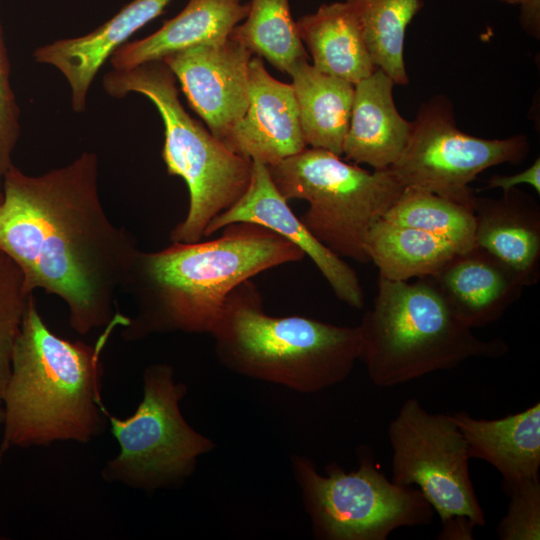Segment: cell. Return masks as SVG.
<instances>
[{
    "mask_svg": "<svg viewBox=\"0 0 540 540\" xmlns=\"http://www.w3.org/2000/svg\"><path fill=\"white\" fill-rule=\"evenodd\" d=\"M0 249L21 269L26 289L61 298L74 331L128 324L119 313L139 248L106 214L98 188V159L82 152L38 176L11 165L2 180Z\"/></svg>",
    "mask_w": 540,
    "mask_h": 540,
    "instance_id": "obj_1",
    "label": "cell"
},
{
    "mask_svg": "<svg viewBox=\"0 0 540 540\" xmlns=\"http://www.w3.org/2000/svg\"><path fill=\"white\" fill-rule=\"evenodd\" d=\"M304 257L287 239L247 222L224 227L215 239L172 242L155 252L139 249L123 287L136 311L121 337L137 341L158 333L210 334L239 284Z\"/></svg>",
    "mask_w": 540,
    "mask_h": 540,
    "instance_id": "obj_2",
    "label": "cell"
},
{
    "mask_svg": "<svg viewBox=\"0 0 540 540\" xmlns=\"http://www.w3.org/2000/svg\"><path fill=\"white\" fill-rule=\"evenodd\" d=\"M116 326H106L93 345L66 340L48 328L30 298L1 404L0 459L14 447L87 443L105 430L101 353Z\"/></svg>",
    "mask_w": 540,
    "mask_h": 540,
    "instance_id": "obj_3",
    "label": "cell"
},
{
    "mask_svg": "<svg viewBox=\"0 0 540 540\" xmlns=\"http://www.w3.org/2000/svg\"><path fill=\"white\" fill-rule=\"evenodd\" d=\"M210 335L228 370L305 394L346 380L361 354L359 326L269 315L252 279L230 293Z\"/></svg>",
    "mask_w": 540,
    "mask_h": 540,
    "instance_id": "obj_4",
    "label": "cell"
},
{
    "mask_svg": "<svg viewBox=\"0 0 540 540\" xmlns=\"http://www.w3.org/2000/svg\"><path fill=\"white\" fill-rule=\"evenodd\" d=\"M358 326L359 360L382 388L454 369L470 358L496 359L508 352L501 338L475 336L430 276L411 283L379 277L373 305Z\"/></svg>",
    "mask_w": 540,
    "mask_h": 540,
    "instance_id": "obj_5",
    "label": "cell"
},
{
    "mask_svg": "<svg viewBox=\"0 0 540 540\" xmlns=\"http://www.w3.org/2000/svg\"><path fill=\"white\" fill-rule=\"evenodd\" d=\"M103 87L112 97L137 93L155 105L164 125L162 157L167 171L181 177L189 191L187 214L171 230L170 240H202L208 224L246 192L252 161L232 152L188 114L180 102L176 78L162 60L112 70L104 76Z\"/></svg>",
    "mask_w": 540,
    "mask_h": 540,
    "instance_id": "obj_6",
    "label": "cell"
},
{
    "mask_svg": "<svg viewBox=\"0 0 540 540\" xmlns=\"http://www.w3.org/2000/svg\"><path fill=\"white\" fill-rule=\"evenodd\" d=\"M267 168L287 201L308 202L299 218L318 241L341 258L370 262L365 237L404 189L390 169L369 172L311 147Z\"/></svg>",
    "mask_w": 540,
    "mask_h": 540,
    "instance_id": "obj_7",
    "label": "cell"
},
{
    "mask_svg": "<svg viewBox=\"0 0 540 540\" xmlns=\"http://www.w3.org/2000/svg\"><path fill=\"white\" fill-rule=\"evenodd\" d=\"M359 466L345 471L333 462L326 475L300 455L291 467L314 536L323 540H386L396 529L429 525L434 509L413 486L389 479L370 447L357 448Z\"/></svg>",
    "mask_w": 540,
    "mask_h": 540,
    "instance_id": "obj_8",
    "label": "cell"
},
{
    "mask_svg": "<svg viewBox=\"0 0 540 540\" xmlns=\"http://www.w3.org/2000/svg\"><path fill=\"white\" fill-rule=\"evenodd\" d=\"M187 393L168 364H153L143 373V398L124 419L108 412L120 452L102 470L107 482L155 491L181 486L195 471L198 458L215 443L185 420L180 402Z\"/></svg>",
    "mask_w": 540,
    "mask_h": 540,
    "instance_id": "obj_9",
    "label": "cell"
},
{
    "mask_svg": "<svg viewBox=\"0 0 540 540\" xmlns=\"http://www.w3.org/2000/svg\"><path fill=\"white\" fill-rule=\"evenodd\" d=\"M388 439L394 483L415 485L442 522L461 516L485 525L468 446L449 414L430 413L417 399H407L388 426Z\"/></svg>",
    "mask_w": 540,
    "mask_h": 540,
    "instance_id": "obj_10",
    "label": "cell"
},
{
    "mask_svg": "<svg viewBox=\"0 0 540 540\" xmlns=\"http://www.w3.org/2000/svg\"><path fill=\"white\" fill-rule=\"evenodd\" d=\"M412 124L403 153L389 169L404 187L473 206L476 196L469 183L478 174L503 163L518 164L529 153L524 135L485 139L461 131L450 101L441 95L424 103Z\"/></svg>",
    "mask_w": 540,
    "mask_h": 540,
    "instance_id": "obj_11",
    "label": "cell"
},
{
    "mask_svg": "<svg viewBox=\"0 0 540 540\" xmlns=\"http://www.w3.org/2000/svg\"><path fill=\"white\" fill-rule=\"evenodd\" d=\"M253 54L228 38L167 55L168 66L209 131L221 142L249 103V64Z\"/></svg>",
    "mask_w": 540,
    "mask_h": 540,
    "instance_id": "obj_12",
    "label": "cell"
},
{
    "mask_svg": "<svg viewBox=\"0 0 540 540\" xmlns=\"http://www.w3.org/2000/svg\"><path fill=\"white\" fill-rule=\"evenodd\" d=\"M240 222L263 226L299 247L311 258L341 302L355 309L364 307V292L355 271L308 231L277 190L267 166L260 162H252V176L246 192L208 224L204 238Z\"/></svg>",
    "mask_w": 540,
    "mask_h": 540,
    "instance_id": "obj_13",
    "label": "cell"
},
{
    "mask_svg": "<svg viewBox=\"0 0 540 540\" xmlns=\"http://www.w3.org/2000/svg\"><path fill=\"white\" fill-rule=\"evenodd\" d=\"M222 143L266 166L307 148L292 85L273 78L258 56L249 64L248 107Z\"/></svg>",
    "mask_w": 540,
    "mask_h": 540,
    "instance_id": "obj_14",
    "label": "cell"
},
{
    "mask_svg": "<svg viewBox=\"0 0 540 540\" xmlns=\"http://www.w3.org/2000/svg\"><path fill=\"white\" fill-rule=\"evenodd\" d=\"M172 0H132L92 32L55 40L34 51L36 62L66 79L75 112L86 109L90 87L102 65L140 28L158 17Z\"/></svg>",
    "mask_w": 540,
    "mask_h": 540,
    "instance_id": "obj_15",
    "label": "cell"
},
{
    "mask_svg": "<svg viewBox=\"0 0 540 540\" xmlns=\"http://www.w3.org/2000/svg\"><path fill=\"white\" fill-rule=\"evenodd\" d=\"M430 277L452 311L470 329L498 321L521 297L524 288L506 265L477 245L456 253Z\"/></svg>",
    "mask_w": 540,
    "mask_h": 540,
    "instance_id": "obj_16",
    "label": "cell"
},
{
    "mask_svg": "<svg viewBox=\"0 0 540 540\" xmlns=\"http://www.w3.org/2000/svg\"><path fill=\"white\" fill-rule=\"evenodd\" d=\"M475 245L506 265L524 287L540 278V206L512 188L500 198L475 197Z\"/></svg>",
    "mask_w": 540,
    "mask_h": 540,
    "instance_id": "obj_17",
    "label": "cell"
},
{
    "mask_svg": "<svg viewBox=\"0 0 540 540\" xmlns=\"http://www.w3.org/2000/svg\"><path fill=\"white\" fill-rule=\"evenodd\" d=\"M393 80L381 69L355 84L349 128L342 155L375 170L389 169L403 153L412 121L401 116L393 98Z\"/></svg>",
    "mask_w": 540,
    "mask_h": 540,
    "instance_id": "obj_18",
    "label": "cell"
},
{
    "mask_svg": "<svg viewBox=\"0 0 540 540\" xmlns=\"http://www.w3.org/2000/svg\"><path fill=\"white\" fill-rule=\"evenodd\" d=\"M464 436L470 458L492 465L505 493L539 478L540 403L500 419H476L465 411L449 414Z\"/></svg>",
    "mask_w": 540,
    "mask_h": 540,
    "instance_id": "obj_19",
    "label": "cell"
},
{
    "mask_svg": "<svg viewBox=\"0 0 540 540\" xmlns=\"http://www.w3.org/2000/svg\"><path fill=\"white\" fill-rule=\"evenodd\" d=\"M248 11L249 2L244 0H188L157 31L120 47L110 58L113 70L132 69L190 47L223 42Z\"/></svg>",
    "mask_w": 540,
    "mask_h": 540,
    "instance_id": "obj_20",
    "label": "cell"
},
{
    "mask_svg": "<svg viewBox=\"0 0 540 540\" xmlns=\"http://www.w3.org/2000/svg\"><path fill=\"white\" fill-rule=\"evenodd\" d=\"M298 35L319 71L357 84L377 69L357 19L346 2L321 5L296 22Z\"/></svg>",
    "mask_w": 540,
    "mask_h": 540,
    "instance_id": "obj_21",
    "label": "cell"
},
{
    "mask_svg": "<svg viewBox=\"0 0 540 540\" xmlns=\"http://www.w3.org/2000/svg\"><path fill=\"white\" fill-rule=\"evenodd\" d=\"M288 74L306 145L342 156L355 85L319 71L308 60L297 62Z\"/></svg>",
    "mask_w": 540,
    "mask_h": 540,
    "instance_id": "obj_22",
    "label": "cell"
},
{
    "mask_svg": "<svg viewBox=\"0 0 540 540\" xmlns=\"http://www.w3.org/2000/svg\"><path fill=\"white\" fill-rule=\"evenodd\" d=\"M364 249L379 277L390 281L432 276L458 253L442 238L383 218L369 229Z\"/></svg>",
    "mask_w": 540,
    "mask_h": 540,
    "instance_id": "obj_23",
    "label": "cell"
},
{
    "mask_svg": "<svg viewBox=\"0 0 540 540\" xmlns=\"http://www.w3.org/2000/svg\"><path fill=\"white\" fill-rule=\"evenodd\" d=\"M359 24L375 67L395 84L409 82L404 63L406 29L423 6L422 0H346Z\"/></svg>",
    "mask_w": 540,
    "mask_h": 540,
    "instance_id": "obj_24",
    "label": "cell"
},
{
    "mask_svg": "<svg viewBox=\"0 0 540 540\" xmlns=\"http://www.w3.org/2000/svg\"><path fill=\"white\" fill-rule=\"evenodd\" d=\"M382 218L442 238L458 252L475 246L474 206L424 189L404 187Z\"/></svg>",
    "mask_w": 540,
    "mask_h": 540,
    "instance_id": "obj_25",
    "label": "cell"
},
{
    "mask_svg": "<svg viewBox=\"0 0 540 540\" xmlns=\"http://www.w3.org/2000/svg\"><path fill=\"white\" fill-rule=\"evenodd\" d=\"M229 38L284 73L308 58L289 0H251L245 19L234 27Z\"/></svg>",
    "mask_w": 540,
    "mask_h": 540,
    "instance_id": "obj_26",
    "label": "cell"
},
{
    "mask_svg": "<svg viewBox=\"0 0 540 540\" xmlns=\"http://www.w3.org/2000/svg\"><path fill=\"white\" fill-rule=\"evenodd\" d=\"M32 296L19 266L0 249V405L10 376L14 344Z\"/></svg>",
    "mask_w": 540,
    "mask_h": 540,
    "instance_id": "obj_27",
    "label": "cell"
},
{
    "mask_svg": "<svg viewBox=\"0 0 540 540\" xmlns=\"http://www.w3.org/2000/svg\"><path fill=\"white\" fill-rule=\"evenodd\" d=\"M509 506L496 533L501 540L540 539V477L523 482L506 493Z\"/></svg>",
    "mask_w": 540,
    "mask_h": 540,
    "instance_id": "obj_28",
    "label": "cell"
},
{
    "mask_svg": "<svg viewBox=\"0 0 540 540\" xmlns=\"http://www.w3.org/2000/svg\"><path fill=\"white\" fill-rule=\"evenodd\" d=\"M20 135L19 108L10 83V65L0 25V190Z\"/></svg>",
    "mask_w": 540,
    "mask_h": 540,
    "instance_id": "obj_29",
    "label": "cell"
},
{
    "mask_svg": "<svg viewBox=\"0 0 540 540\" xmlns=\"http://www.w3.org/2000/svg\"><path fill=\"white\" fill-rule=\"evenodd\" d=\"M520 184L532 186L540 193V159L539 157L525 170L513 175H494L489 179L488 188H501L506 192Z\"/></svg>",
    "mask_w": 540,
    "mask_h": 540,
    "instance_id": "obj_30",
    "label": "cell"
},
{
    "mask_svg": "<svg viewBox=\"0 0 540 540\" xmlns=\"http://www.w3.org/2000/svg\"><path fill=\"white\" fill-rule=\"evenodd\" d=\"M442 530L438 535L440 540H471L475 524L466 517H453L442 522Z\"/></svg>",
    "mask_w": 540,
    "mask_h": 540,
    "instance_id": "obj_31",
    "label": "cell"
},
{
    "mask_svg": "<svg viewBox=\"0 0 540 540\" xmlns=\"http://www.w3.org/2000/svg\"><path fill=\"white\" fill-rule=\"evenodd\" d=\"M539 5L540 0H527L521 4L522 7V23L525 28L532 34H536L539 30Z\"/></svg>",
    "mask_w": 540,
    "mask_h": 540,
    "instance_id": "obj_32",
    "label": "cell"
},
{
    "mask_svg": "<svg viewBox=\"0 0 540 540\" xmlns=\"http://www.w3.org/2000/svg\"><path fill=\"white\" fill-rule=\"evenodd\" d=\"M499 1L509 3V4H519V5H521V4L525 3L527 0H499Z\"/></svg>",
    "mask_w": 540,
    "mask_h": 540,
    "instance_id": "obj_33",
    "label": "cell"
},
{
    "mask_svg": "<svg viewBox=\"0 0 540 540\" xmlns=\"http://www.w3.org/2000/svg\"><path fill=\"white\" fill-rule=\"evenodd\" d=\"M3 417H4L3 407L2 405H0V424H2L3 422Z\"/></svg>",
    "mask_w": 540,
    "mask_h": 540,
    "instance_id": "obj_34",
    "label": "cell"
},
{
    "mask_svg": "<svg viewBox=\"0 0 540 540\" xmlns=\"http://www.w3.org/2000/svg\"><path fill=\"white\" fill-rule=\"evenodd\" d=\"M2 200V191L0 190V202Z\"/></svg>",
    "mask_w": 540,
    "mask_h": 540,
    "instance_id": "obj_35",
    "label": "cell"
}]
</instances>
